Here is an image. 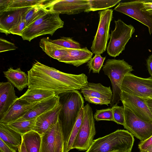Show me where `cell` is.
<instances>
[{"label":"cell","instance_id":"obj_1","mask_svg":"<svg viewBox=\"0 0 152 152\" xmlns=\"http://www.w3.org/2000/svg\"><path fill=\"white\" fill-rule=\"evenodd\" d=\"M27 72L28 88L50 91L56 96L69 91L80 90L88 82L87 76L84 73H65L38 61Z\"/></svg>","mask_w":152,"mask_h":152},{"label":"cell","instance_id":"obj_2","mask_svg":"<svg viewBox=\"0 0 152 152\" xmlns=\"http://www.w3.org/2000/svg\"><path fill=\"white\" fill-rule=\"evenodd\" d=\"M58 96L62 106L58 121L63 137L64 152L80 112L84 106V101L80 93L76 90Z\"/></svg>","mask_w":152,"mask_h":152},{"label":"cell","instance_id":"obj_3","mask_svg":"<svg viewBox=\"0 0 152 152\" xmlns=\"http://www.w3.org/2000/svg\"><path fill=\"white\" fill-rule=\"evenodd\" d=\"M133 135L127 130L118 129L102 137L94 140L86 152H121L131 151L134 142Z\"/></svg>","mask_w":152,"mask_h":152},{"label":"cell","instance_id":"obj_4","mask_svg":"<svg viewBox=\"0 0 152 152\" xmlns=\"http://www.w3.org/2000/svg\"><path fill=\"white\" fill-rule=\"evenodd\" d=\"M103 66L102 70L110 79L112 84L113 96L110 104L111 107L120 103L123 80L127 73L134 69L132 66L124 59H108Z\"/></svg>","mask_w":152,"mask_h":152},{"label":"cell","instance_id":"obj_5","mask_svg":"<svg viewBox=\"0 0 152 152\" xmlns=\"http://www.w3.org/2000/svg\"><path fill=\"white\" fill-rule=\"evenodd\" d=\"M59 14L48 10L46 13L23 30L21 36L23 40L30 42L43 35L49 34L52 36L58 29L64 26V22L60 18Z\"/></svg>","mask_w":152,"mask_h":152},{"label":"cell","instance_id":"obj_6","mask_svg":"<svg viewBox=\"0 0 152 152\" xmlns=\"http://www.w3.org/2000/svg\"><path fill=\"white\" fill-rule=\"evenodd\" d=\"M83 109L82 123L74 142L72 149L87 151L93 143L96 131L92 108L89 104H87L84 106Z\"/></svg>","mask_w":152,"mask_h":152},{"label":"cell","instance_id":"obj_7","mask_svg":"<svg viewBox=\"0 0 152 152\" xmlns=\"http://www.w3.org/2000/svg\"><path fill=\"white\" fill-rule=\"evenodd\" d=\"M114 29L111 31L110 39L107 47V52L111 56H118L125 50V46L135 28L131 25H127L121 19L115 21Z\"/></svg>","mask_w":152,"mask_h":152},{"label":"cell","instance_id":"obj_8","mask_svg":"<svg viewBox=\"0 0 152 152\" xmlns=\"http://www.w3.org/2000/svg\"><path fill=\"white\" fill-rule=\"evenodd\" d=\"M113 12L112 9H108L98 12L99 22L91 48L93 53L101 55L106 50L108 41L110 37L109 30L113 18Z\"/></svg>","mask_w":152,"mask_h":152},{"label":"cell","instance_id":"obj_9","mask_svg":"<svg viewBox=\"0 0 152 152\" xmlns=\"http://www.w3.org/2000/svg\"><path fill=\"white\" fill-rule=\"evenodd\" d=\"M121 90L128 94L145 99L152 97V76L145 78L127 73L122 82Z\"/></svg>","mask_w":152,"mask_h":152},{"label":"cell","instance_id":"obj_10","mask_svg":"<svg viewBox=\"0 0 152 152\" xmlns=\"http://www.w3.org/2000/svg\"><path fill=\"white\" fill-rule=\"evenodd\" d=\"M125 124L123 125L133 136L143 141L152 135V122L145 121L136 116L129 108L124 106Z\"/></svg>","mask_w":152,"mask_h":152},{"label":"cell","instance_id":"obj_11","mask_svg":"<svg viewBox=\"0 0 152 152\" xmlns=\"http://www.w3.org/2000/svg\"><path fill=\"white\" fill-rule=\"evenodd\" d=\"M143 1L137 0L120 3L114 9L147 26L151 35L152 33V13L143 9Z\"/></svg>","mask_w":152,"mask_h":152},{"label":"cell","instance_id":"obj_12","mask_svg":"<svg viewBox=\"0 0 152 152\" xmlns=\"http://www.w3.org/2000/svg\"><path fill=\"white\" fill-rule=\"evenodd\" d=\"M45 5L49 11L68 15L88 12L90 7L89 0H48Z\"/></svg>","mask_w":152,"mask_h":152},{"label":"cell","instance_id":"obj_13","mask_svg":"<svg viewBox=\"0 0 152 152\" xmlns=\"http://www.w3.org/2000/svg\"><path fill=\"white\" fill-rule=\"evenodd\" d=\"M41 136L40 152H64L63 137L58 121Z\"/></svg>","mask_w":152,"mask_h":152},{"label":"cell","instance_id":"obj_14","mask_svg":"<svg viewBox=\"0 0 152 152\" xmlns=\"http://www.w3.org/2000/svg\"><path fill=\"white\" fill-rule=\"evenodd\" d=\"M121 101L123 106L129 108L136 116L145 121L152 122V114L146 99L122 91Z\"/></svg>","mask_w":152,"mask_h":152},{"label":"cell","instance_id":"obj_15","mask_svg":"<svg viewBox=\"0 0 152 152\" xmlns=\"http://www.w3.org/2000/svg\"><path fill=\"white\" fill-rule=\"evenodd\" d=\"M39 102L30 103L18 98L0 119V123L7 124L15 121Z\"/></svg>","mask_w":152,"mask_h":152},{"label":"cell","instance_id":"obj_16","mask_svg":"<svg viewBox=\"0 0 152 152\" xmlns=\"http://www.w3.org/2000/svg\"><path fill=\"white\" fill-rule=\"evenodd\" d=\"M30 7L11 10L0 14V32L10 34V30L20 22Z\"/></svg>","mask_w":152,"mask_h":152},{"label":"cell","instance_id":"obj_17","mask_svg":"<svg viewBox=\"0 0 152 152\" xmlns=\"http://www.w3.org/2000/svg\"><path fill=\"white\" fill-rule=\"evenodd\" d=\"M61 107L59 102L53 109L37 117L36 118L35 126L33 131L41 135L44 134L51 125L58 122Z\"/></svg>","mask_w":152,"mask_h":152},{"label":"cell","instance_id":"obj_18","mask_svg":"<svg viewBox=\"0 0 152 152\" xmlns=\"http://www.w3.org/2000/svg\"><path fill=\"white\" fill-rule=\"evenodd\" d=\"M59 102L58 95H55L42 100L37 103L24 115L15 121L36 119L42 114L53 109Z\"/></svg>","mask_w":152,"mask_h":152},{"label":"cell","instance_id":"obj_19","mask_svg":"<svg viewBox=\"0 0 152 152\" xmlns=\"http://www.w3.org/2000/svg\"><path fill=\"white\" fill-rule=\"evenodd\" d=\"M18 98L14 86L11 83H0V119Z\"/></svg>","mask_w":152,"mask_h":152},{"label":"cell","instance_id":"obj_20","mask_svg":"<svg viewBox=\"0 0 152 152\" xmlns=\"http://www.w3.org/2000/svg\"><path fill=\"white\" fill-rule=\"evenodd\" d=\"M68 53L59 61L76 67L87 63L91 58L93 53L87 47L80 49H67Z\"/></svg>","mask_w":152,"mask_h":152},{"label":"cell","instance_id":"obj_21","mask_svg":"<svg viewBox=\"0 0 152 152\" xmlns=\"http://www.w3.org/2000/svg\"><path fill=\"white\" fill-rule=\"evenodd\" d=\"M84 97L92 96L105 100L110 104L113 93L110 86L106 87L100 83H88L80 90Z\"/></svg>","mask_w":152,"mask_h":152},{"label":"cell","instance_id":"obj_22","mask_svg":"<svg viewBox=\"0 0 152 152\" xmlns=\"http://www.w3.org/2000/svg\"><path fill=\"white\" fill-rule=\"evenodd\" d=\"M4 77L19 91H22L28 86V74L22 71L20 68L14 69L10 67L6 71L3 72Z\"/></svg>","mask_w":152,"mask_h":152},{"label":"cell","instance_id":"obj_23","mask_svg":"<svg viewBox=\"0 0 152 152\" xmlns=\"http://www.w3.org/2000/svg\"><path fill=\"white\" fill-rule=\"evenodd\" d=\"M0 139L16 151L22 142V135L8 127L6 124L0 123Z\"/></svg>","mask_w":152,"mask_h":152},{"label":"cell","instance_id":"obj_24","mask_svg":"<svg viewBox=\"0 0 152 152\" xmlns=\"http://www.w3.org/2000/svg\"><path fill=\"white\" fill-rule=\"evenodd\" d=\"M39 46L48 55L58 61L68 53L67 48L53 43L48 37L41 39Z\"/></svg>","mask_w":152,"mask_h":152},{"label":"cell","instance_id":"obj_25","mask_svg":"<svg viewBox=\"0 0 152 152\" xmlns=\"http://www.w3.org/2000/svg\"><path fill=\"white\" fill-rule=\"evenodd\" d=\"M55 95L54 92L50 91L41 89L28 88L19 98L28 102L33 103L41 101Z\"/></svg>","mask_w":152,"mask_h":152},{"label":"cell","instance_id":"obj_26","mask_svg":"<svg viewBox=\"0 0 152 152\" xmlns=\"http://www.w3.org/2000/svg\"><path fill=\"white\" fill-rule=\"evenodd\" d=\"M22 136L27 152H40L41 136L40 134L33 130Z\"/></svg>","mask_w":152,"mask_h":152},{"label":"cell","instance_id":"obj_27","mask_svg":"<svg viewBox=\"0 0 152 152\" xmlns=\"http://www.w3.org/2000/svg\"><path fill=\"white\" fill-rule=\"evenodd\" d=\"M45 3L30 7L26 12L24 18L26 27L48 12V10Z\"/></svg>","mask_w":152,"mask_h":152},{"label":"cell","instance_id":"obj_28","mask_svg":"<svg viewBox=\"0 0 152 152\" xmlns=\"http://www.w3.org/2000/svg\"><path fill=\"white\" fill-rule=\"evenodd\" d=\"M36 122V119H34L15 121L6 124L8 127L22 135L34 130Z\"/></svg>","mask_w":152,"mask_h":152},{"label":"cell","instance_id":"obj_29","mask_svg":"<svg viewBox=\"0 0 152 152\" xmlns=\"http://www.w3.org/2000/svg\"><path fill=\"white\" fill-rule=\"evenodd\" d=\"M121 0H89L90 7L88 12L97 10H103L112 7Z\"/></svg>","mask_w":152,"mask_h":152},{"label":"cell","instance_id":"obj_30","mask_svg":"<svg viewBox=\"0 0 152 152\" xmlns=\"http://www.w3.org/2000/svg\"><path fill=\"white\" fill-rule=\"evenodd\" d=\"M47 1L46 0H11L6 11L14 9L31 7L38 4L45 3Z\"/></svg>","mask_w":152,"mask_h":152},{"label":"cell","instance_id":"obj_31","mask_svg":"<svg viewBox=\"0 0 152 152\" xmlns=\"http://www.w3.org/2000/svg\"><path fill=\"white\" fill-rule=\"evenodd\" d=\"M83 107L82 108L80 112L78 118L72 129L66 148L64 152H68L70 150L72 149V147L74 142L79 132L82 123L84 114Z\"/></svg>","mask_w":152,"mask_h":152},{"label":"cell","instance_id":"obj_32","mask_svg":"<svg viewBox=\"0 0 152 152\" xmlns=\"http://www.w3.org/2000/svg\"><path fill=\"white\" fill-rule=\"evenodd\" d=\"M106 58V57H102L100 54H95L87 63L89 72L92 71L93 73L99 74Z\"/></svg>","mask_w":152,"mask_h":152},{"label":"cell","instance_id":"obj_33","mask_svg":"<svg viewBox=\"0 0 152 152\" xmlns=\"http://www.w3.org/2000/svg\"><path fill=\"white\" fill-rule=\"evenodd\" d=\"M51 42L64 48L69 49H80V45L78 42L73 40L70 37H63L61 38L51 40Z\"/></svg>","mask_w":152,"mask_h":152},{"label":"cell","instance_id":"obj_34","mask_svg":"<svg viewBox=\"0 0 152 152\" xmlns=\"http://www.w3.org/2000/svg\"><path fill=\"white\" fill-rule=\"evenodd\" d=\"M94 118L96 121L102 120L114 121L112 108L96 110L93 115Z\"/></svg>","mask_w":152,"mask_h":152},{"label":"cell","instance_id":"obj_35","mask_svg":"<svg viewBox=\"0 0 152 152\" xmlns=\"http://www.w3.org/2000/svg\"><path fill=\"white\" fill-rule=\"evenodd\" d=\"M112 107L113 109L114 121L118 124L123 126L125 124L124 106L114 105Z\"/></svg>","mask_w":152,"mask_h":152},{"label":"cell","instance_id":"obj_36","mask_svg":"<svg viewBox=\"0 0 152 152\" xmlns=\"http://www.w3.org/2000/svg\"><path fill=\"white\" fill-rule=\"evenodd\" d=\"M26 27V22L24 17L20 22L10 30V34L17 35L21 37L23 30Z\"/></svg>","mask_w":152,"mask_h":152},{"label":"cell","instance_id":"obj_37","mask_svg":"<svg viewBox=\"0 0 152 152\" xmlns=\"http://www.w3.org/2000/svg\"><path fill=\"white\" fill-rule=\"evenodd\" d=\"M17 48L13 43L3 38L0 39V52L15 50Z\"/></svg>","mask_w":152,"mask_h":152},{"label":"cell","instance_id":"obj_38","mask_svg":"<svg viewBox=\"0 0 152 152\" xmlns=\"http://www.w3.org/2000/svg\"><path fill=\"white\" fill-rule=\"evenodd\" d=\"M85 100L89 103L99 104L100 105L105 104L108 106L110 103L108 101L98 98L92 96H85Z\"/></svg>","mask_w":152,"mask_h":152},{"label":"cell","instance_id":"obj_39","mask_svg":"<svg viewBox=\"0 0 152 152\" xmlns=\"http://www.w3.org/2000/svg\"><path fill=\"white\" fill-rule=\"evenodd\" d=\"M152 145V135L143 141H141L138 144V148L140 151L145 150L150 146Z\"/></svg>","mask_w":152,"mask_h":152},{"label":"cell","instance_id":"obj_40","mask_svg":"<svg viewBox=\"0 0 152 152\" xmlns=\"http://www.w3.org/2000/svg\"><path fill=\"white\" fill-rule=\"evenodd\" d=\"M0 150L3 152H17L16 151L0 139Z\"/></svg>","mask_w":152,"mask_h":152},{"label":"cell","instance_id":"obj_41","mask_svg":"<svg viewBox=\"0 0 152 152\" xmlns=\"http://www.w3.org/2000/svg\"><path fill=\"white\" fill-rule=\"evenodd\" d=\"M11 0H0V14L7 9Z\"/></svg>","mask_w":152,"mask_h":152},{"label":"cell","instance_id":"obj_42","mask_svg":"<svg viewBox=\"0 0 152 152\" xmlns=\"http://www.w3.org/2000/svg\"><path fill=\"white\" fill-rule=\"evenodd\" d=\"M142 9L152 13V0H143Z\"/></svg>","mask_w":152,"mask_h":152},{"label":"cell","instance_id":"obj_43","mask_svg":"<svg viewBox=\"0 0 152 152\" xmlns=\"http://www.w3.org/2000/svg\"><path fill=\"white\" fill-rule=\"evenodd\" d=\"M147 65L149 73L152 76V55L150 56L146 60Z\"/></svg>","mask_w":152,"mask_h":152},{"label":"cell","instance_id":"obj_44","mask_svg":"<svg viewBox=\"0 0 152 152\" xmlns=\"http://www.w3.org/2000/svg\"><path fill=\"white\" fill-rule=\"evenodd\" d=\"M146 102L152 114V98L146 99Z\"/></svg>","mask_w":152,"mask_h":152},{"label":"cell","instance_id":"obj_45","mask_svg":"<svg viewBox=\"0 0 152 152\" xmlns=\"http://www.w3.org/2000/svg\"><path fill=\"white\" fill-rule=\"evenodd\" d=\"M18 152H27L23 140L21 145L18 148Z\"/></svg>","mask_w":152,"mask_h":152},{"label":"cell","instance_id":"obj_46","mask_svg":"<svg viewBox=\"0 0 152 152\" xmlns=\"http://www.w3.org/2000/svg\"><path fill=\"white\" fill-rule=\"evenodd\" d=\"M140 151V152H152V145L150 146L145 150Z\"/></svg>","mask_w":152,"mask_h":152},{"label":"cell","instance_id":"obj_47","mask_svg":"<svg viewBox=\"0 0 152 152\" xmlns=\"http://www.w3.org/2000/svg\"><path fill=\"white\" fill-rule=\"evenodd\" d=\"M0 152H3L1 151L0 150Z\"/></svg>","mask_w":152,"mask_h":152},{"label":"cell","instance_id":"obj_48","mask_svg":"<svg viewBox=\"0 0 152 152\" xmlns=\"http://www.w3.org/2000/svg\"><path fill=\"white\" fill-rule=\"evenodd\" d=\"M131 152V151H128V152Z\"/></svg>","mask_w":152,"mask_h":152},{"label":"cell","instance_id":"obj_49","mask_svg":"<svg viewBox=\"0 0 152 152\" xmlns=\"http://www.w3.org/2000/svg\"><path fill=\"white\" fill-rule=\"evenodd\" d=\"M151 98H152V97Z\"/></svg>","mask_w":152,"mask_h":152}]
</instances>
